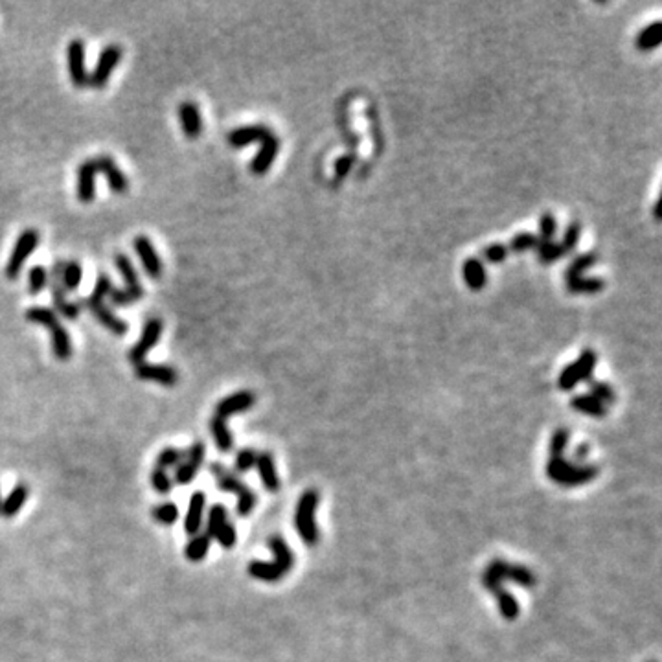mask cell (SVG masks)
Wrapping results in <instances>:
<instances>
[{
    "instance_id": "1",
    "label": "cell",
    "mask_w": 662,
    "mask_h": 662,
    "mask_svg": "<svg viewBox=\"0 0 662 662\" xmlns=\"http://www.w3.org/2000/svg\"><path fill=\"white\" fill-rule=\"evenodd\" d=\"M26 319L30 320L33 324H39V326H45L52 335V349H54V355H56V359L59 361H68L72 357V343L70 337H68V331L63 328V324L59 322L57 319V315L48 308H43V306H36V308H30L26 311Z\"/></svg>"
},
{
    "instance_id": "2",
    "label": "cell",
    "mask_w": 662,
    "mask_h": 662,
    "mask_svg": "<svg viewBox=\"0 0 662 662\" xmlns=\"http://www.w3.org/2000/svg\"><path fill=\"white\" fill-rule=\"evenodd\" d=\"M546 475L556 484L571 488V486H580L594 481L598 476V467L591 464L578 465L574 462H566L563 455H550V460L546 465Z\"/></svg>"
},
{
    "instance_id": "3",
    "label": "cell",
    "mask_w": 662,
    "mask_h": 662,
    "mask_svg": "<svg viewBox=\"0 0 662 662\" xmlns=\"http://www.w3.org/2000/svg\"><path fill=\"white\" fill-rule=\"evenodd\" d=\"M210 473L216 479V484L221 491H227V493H234V495H238V516L247 517L253 513V510L256 508V493H254L247 484H243L239 481L238 476L230 473V471L221 464H210Z\"/></svg>"
},
{
    "instance_id": "4",
    "label": "cell",
    "mask_w": 662,
    "mask_h": 662,
    "mask_svg": "<svg viewBox=\"0 0 662 662\" xmlns=\"http://www.w3.org/2000/svg\"><path fill=\"white\" fill-rule=\"evenodd\" d=\"M317 506H319V493L315 490H309L300 497L296 513H294V525H296L299 536L308 546H315L319 543V528H317V521H315Z\"/></svg>"
},
{
    "instance_id": "5",
    "label": "cell",
    "mask_w": 662,
    "mask_h": 662,
    "mask_svg": "<svg viewBox=\"0 0 662 662\" xmlns=\"http://www.w3.org/2000/svg\"><path fill=\"white\" fill-rule=\"evenodd\" d=\"M482 578H488V580H493V582L499 583H504L506 580H510V582H516L522 587H528V589L536 587L537 583L536 574L530 569H526L522 565H510L504 559H493L488 565V569L482 572Z\"/></svg>"
},
{
    "instance_id": "6",
    "label": "cell",
    "mask_w": 662,
    "mask_h": 662,
    "mask_svg": "<svg viewBox=\"0 0 662 662\" xmlns=\"http://www.w3.org/2000/svg\"><path fill=\"white\" fill-rule=\"evenodd\" d=\"M39 245V232L36 228H26L24 232L20 234L17 239L15 247L11 250V256L6 265V276L10 280H15L20 274V269L24 265V262L30 258L33 250Z\"/></svg>"
},
{
    "instance_id": "7",
    "label": "cell",
    "mask_w": 662,
    "mask_h": 662,
    "mask_svg": "<svg viewBox=\"0 0 662 662\" xmlns=\"http://www.w3.org/2000/svg\"><path fill=\"white\" fill-rule=\"evenodd\" d=\"M162 329H164V324H162L160 319L157 317H153V319L146 320L144 324V329H142L140 340H138L131 349H129V354H127V359L131 361L135 366L140 363H144V359L147 357V354L151 352V348L155 344L158 343L160 339Z\"/></svg>"
},
{
    "instance_id": "8",
    "label": "cell",
    "mask_w": 662,
    "mask_h": 662,
    "mask_svg": "<svg viewBox=\"0 0 662 662\" xmlns=\"http://www.w3.org/2000/svg\"><path fill=\"white\" fill-rule=\"evenodd\" d=\"M121 59V48L118 45L105 46L100 54V59L96 63V68L92 70L89 76V85L92 89H103L107 85V81L111 77L114 66L120 63Z\"/></svg>"
},
{
    "instance_id": "9",
    "label": "cell",
    "mask_w": 662,
    "mask_h": 662,
    "mask_svg": "<svg viewBox=\"0 0 662 662\" xmlns=\"http://www.w3.org/2000/svg\"><path fill=\"white\" fill-rule=\"evenodd\" d=\"M204 455H206V447H204L202 442H193L190 445V449L184 453L182 462L175 467V482L179 486L190 484L197 476V471L201 467L202 460H204Z\"/></svg>"
},
{
    "instance_id": "10",
    "label": "cell",
    "mask_w": 662,
    "mask_h": 662,
    "mask_svg": "<svg viewBox=\"0 0 662 662\" xmlns=\"http://www.w3.org/2000/svg\"><path fill=\"white\" fill-rule=\"evenodd\" d=\"M66 57H68V74H70V81L76 86H86L89 85V74L85 68V45L81 39L70 40L68 50H66Z\"/></svg>"
},
{
    "instance_id": "11",
    "label": "cell",
    "mask_w": 662,
    "mask_h": 662,
    "mask_svg": "<svg viewBox=\"0 0 662 662\" xmlns=\"http://www.w3.org/2000/svg\"><path fill=\"white\" fill-rule=\"evenodd\" d=\"M138 379L144 381H155V383L162 384V386H175L179 383V372L173 366L167 364H151V363H140L135 368Z\"/></svg>"
},
{
    "instance_id": "12",
    "label": "cell",
    "mask_w": 662,
    "mask_h": 662,
    "mask_svg": "<svg viewBox=\"0 0 662 662\" xmlns=\"http://www.w3.org/2000/svg\"><path fill=\"white\" fill-rule=\"evenodd\" d=\"M61 263L63 262H57L56 265H54V269H52V276L48 278V282H50V289H52V300H54L56 308L59 309V313L63 315L65 319L74 320L80 317L81 306L76 302H68V300L65 299V289H63L61 280H59Z\"/></svg>"
},
{
    "instance_id": "13",
    "label": "cell",
    "mask_w": 662,
    "mask_h": 662,
    "mask_svg": "<svg viewBox=\"0 0 662 662\" xmlns=\"http://www.w3.org/2000/svg\"><path fill=\"white\" fill-rule=\"evenodd\" d=\"M92 164H94V170H96V173H103V175H105L107 181H109V188H111V192L118 193V195H121V193L127 192V188H129V182H127L123 172H121L120 167L116 166V162L112 160L111 157H107V155H105V157L92 158Z\"/></svg>"
},
{
    "instance_id": "14",
    "label": "cell",
    "mask_w": 662,
    "mask_h": 662,
    "mask_svg": "<svg viewBox=\"0 0 662 662\" xmlns=\"http://www.w3.org/2000/svg\"><path fill=\"white\" fill-rule=\"evenodd\" d=\"M135 250H137L138 258H140L142 265L146 269V273L151 276V278H160L162 274V262L158 258L157 250L153 247L151 239L147 238V236H137L135 241Z\"/></svg>"
},
{
    "instance_id": "15",
    "label": "cell",
    "mask_w": 662,
    "mask_h": 662,
    "mask_svg": "<svg viewBox=\"0 0 662 662\" xmlns=\"http://www.w3.org/2000/svg\"><path fill=\"white\" fill-rule=\"evenodd\" d=\"M254 403H256V396H254L253 392H248V390H241V392L230 394L228 398L219 401L218 407H216V416H219L223 420H227L228 416L245 412V410L250 409Z\"/></svg>"
},
{
    "instance_id": "16",
    "label": "cell",
    "mask_w": 662,
    "mask_h": 662,
    "mask_svg": "<svg viewBox=\"0 0 662 662\" xmlns=\"http://www.w3.org/2000/svg\"><path fill=\"white\" fill-rule=\"evenodd\" d=\"M482 585L488 589V591L497 598V602H499V609H501L502 617L506 620H510L513 622L517 617H519V603L513 596H511L510 592L504 591V587L502 583L493 582V580H488V578H482Z\"/></svg>"
},
{
    "instance_id": "17",
    "label": "cell",
    "mask_w": 662,
    "mask_h": 662,
    "mask_svg": "<svg viewBox=\"0 0 662 662\" xmlns=\"http://www.w3.org/2000/svg\"><path fill=\"white\" fill-rule=\"evenodd\" d=\"M278 149H280V140L274 137L273 133H271L269 137L263 138L258 155L254 157L253 164H250L253 173H256V175L267 173L269 170H271V166H273L276 155H278Z\"/></svg>"
},
{
    "instance_id": "18",
    "label": "cell",
    "mask_w": 662,
    "mask_h": 662,
    "mask_svg": "<svg viewBox=\"0 0 662 662\" xmlns=\"http://www.w3.org/2000/svg\"><path fill=\"white\" fill-rule=\"evenodd\" d=\"M85 306L89 308V311H91L98 320H100V324H103V328H107L109 331H112V333H116V335L127 333L129 326H127L126 320L118 319L116 315L112 313L111 309L107 308L105 302H92V300L86 299Z\"/></svg>"
},
{
    "instance_id": "19",
    "label": "cell",
    "mask_w": 662,
    "mask_h": 662,
    "mask_svg": "<svg viewBox=\"0 0 662 662\" xmlns=\"http://www.w3.org/2000/svg\"><path fill=\"white\" fill-rule=\"evenodd\" d=\"M179 118H181L182 131L186 135V138L195 140L201 137L202 133V120L201 112H199L197 105L192 101H182L179 105Z\"/></svg>"
},
{
    "instance_id": "20",
    "label": "cell",
    "mask_w": 662,
    "mask_h": 662,
    "mask_svg": "<svg viewBox=\"0 0 662 662\" xmlns=\"http://www.w3.org/2000/svg\"><path fill=\"white\" fill-rule=\"evenodd\" d=\"M204 504H206V497H204L202 491H195V493L190 497L188 513H186V519H184V530H186V534L190 537L201 534Z\"/></svg>"
},
{
    "instance_id": "21",
    "label": "cell",
    "mask_w": 662,
    "mask_h": 662,
    "mask_svg": "<svg viewBox=\"0 0 662 662\" xmlns=\"http://www.w3.org/2000/svg\"><path fill=\"white\" fill-rule=\"evenodd\" d=\"M271 133L273 131H271L267 126H262V123L239 127V129L230 131V135H228V144L232 147H245L248 146V144H253V142H262L263 138L269 137Z\"/></svg>"
},
{
    "instance_id": "22",
    "label": "cell",
    "mask_w": 662,
    "mask_h": 662,
    "mask_svg": "<svg viewBox=\"0 0 662 662\" xmlns=\"http://www.w3.org/2000/svg\"><path fill=\"white\" fill-rule=\"evenodd\" d=\"M256 467H258L259 479H262L265 490L271 491V493H276V491L280 490V479L278 473H276L273 455H271V453H258Z\"/></svg>"
},
{
    "instance_id": "23",
    "label": "cell",
    "mask_w": 662,
    "mask_h": 662,
    "mask_svg": "<svg viewBox=\"0 0 662 662\" xmlns=\"http://www.w3.org/2000/svg\"><path fill=\"white\" fill-rule=\"evenodd\" d=\"M462 273H464L465 285L473 289V291H481L486 285V282H488V273H486L484 265H482V262L479 258L465 259Z\"/></svg>"
},
{
    "instance_id": "24",
    "label": "cell",
    "mask_w": 662,
    "mask_h": 662,
    "mask_svg": "<svg viewBox=\"0 0 662 662\" xmlns=\"http://www.w3.org/2000/svg\"><path fill=\"white\" fill-rule=\"evenodd\" d=\"M28 486L26 484H17L13 490L10 491V495L6 497L2 504H0V516L6 517V519H11V517H15L17 513L20 511V508L24 506L26 499H28Z\"/></svg>"
},
{
    "instance_id": "25",
    "label": "cell",
    "mask_w": 662,
    "mask_h": 662,
    "mask_svg": "<svg viewBox=\"0 0 662 662\" xmlns=\"http://www.w3.org/2000/svg\"><path fill=\"white\" fill-rule=\"evenodd\" d=\"M269 548L274 554V563L287 574L294 565V556L287 543H285V539L282 536H271L269 537Z\"/></svg>"
},
{
    "instance_id": "26",
    "label": "cell",
    "mask_w": 662,
    "mask_h": 662,
    "mask_svg": "<svg viewBox=\"0 0 662 662\" xmlns=\"http://www.w3.org/2000/svg\"><path fill=\"white\" fill-rule=\"evenodd\" d=\"M247 571L253 578H256V580H259V582H267V583L280 582V580L285 576V572H283L274 562L267 563V562H259V559H256V562L248 563Z\"/></svg>"
},
{
    "instance_id": "27",
    "label": "cell",
    "mask_w": 662,
    "mask_h": 662,
    "mask_svg": "<svg viewBox=\"0 0 662 662\" xmlns=\"http://www.w3.org/2000/svg\"><path fill=\"white\" fill-rule=\"evenodd\" d=\"M571 407L576 409L578 412L587 416H594V418H603L607 414V407L598 401L594 396L591 394H578L571 400Z\"/></svg>"
},
{
    "instance_id": "28",
    "label": "cell",
    "mask_w": 662,
    "mask_h": 662,
    "mask_svg": "<svg viewBox=\"0 0 662 662\" xmlns=\"http://www.w3.org/2000/svg\"><path fill=\"white\" fill-rule=\"evenodd\" d=\"M210 545H212V539L202 532V534H197V536L190 537V541L186 545V559L192 563H199L202 562L206 554L210 552Z\"/></svg>"
},
{
    "instance_id": "29",
    "label": "cell",
    "mask_w": 662,
    "mask_h": 662,
    "mask_svg": "<svg viewBox=\"0 0 662 662\" xmlns=\"http://www.w3.org/2000/svg\"><path fill=\"white\" fill-rule=\"evenodd\" d=\"M210 432L213 436V442H216V447L223 453H227V451L232 449V435H230V430L227 429V420H223L219 416L213 414V418L210 420Z\"/></svg>"
},
{
    "instance_id": "30",
    "label": "cell",
    "mask_w": 662,
    "mask_h": 662,
    "mask_svg": "<svg viewBox=\"0 0 662 662\" xmlns=\"http://www.w3.org/2000/svg\"><path fill=\"white\" fill-rule=\"evenodd\" d=\"M661 39H662L661 22H659V20H655V22H652L649 26H646V28H644V30L638 33V37H637L638 50H642V52L655 50V48L661 45Z\"/></svg>"
},
{
    "instance_id": "31",
    "label": "cell",
    "mask_w": 662,
    "mask_h": 662,
    "mask_svg": "<svg viewBox=\"0 0 662 662\" xmlns=\"http://www.w3.org/2000/svg\"><path fill=\"white\" fill-rule=\"evenodd\" d=\"M81 276H83V271H81L80 263L77 262H68V263H61V271H59V280L61 285L65 291H76L80 287L81 283Z\"/></svg>"
},
{
    "instance_id": "32",
    "label": "cell",
    "mask_w": 662,
    "mask_h": 662,
    "mask_svg": "<svg viewBox=\"0 0 662 662\" xmlns=\"http://www.w3.org/2000/svg\"><path fill=\"white\" fill-rule=\"evenodd\" d=\"M603 287H605V283L600 278H583V276L566 278V289L571 293H598Z\"/></svg>"
},
{
    "instance_id": "33",
    "label": "cell",
    "mask_w": 662,
    "mask_h": 662,
    "mask_svg": "<svg viewBox=\"0 0 662 662\" xmlns=\"http://www.w3.org/2000/svg\"><path fill=\"white\" fill-rule=\"evenodd\" d=\"M227 522H228L227 508H225V506H221V504L212 506V508H210V511H208L206 532H204V534H206L210 539H213V537L218 536V532L221 530L223 526L227 525Z\"/></svg>"
},
{
    "instance_id": "34",
    "label": "cell",
    "mask_w": 662,
    "mask_h": 662,
    "mask_svg": "<svg viewBox=\"0 0 662 662\" xmlns=\"http://www.w3.org/2000/svg\"><path fill=\"white\" fill-rule=\"evenodd\" d=\"M144 296V287L142 285H133V287L123 289H112L109 299L114 306H127V303H135Z\"/></svg>"
},
{
    "instance_id": "35",
    "label": "cell",
    "mask_w": 662,
    "mask_h": 662,
    "mask_svg": "<svg viewBox=\"0 0 662 662\" xmlns=\"http://www.w3.org/2000/svg\"><path fill=\"white\" fill-rule=\"evenodd\" d=\"M536 248H537V258H539V262H543V263L556 262V259L563 258V256L566 254L565 250H563L562 245L554 241H539Z\"/></svg>"
},
{
    "instance_id": "36",
    "label": "cell",
    "mask_w": 662,
    "mask_h": 662,
    "mask_svg": "<svg viewBox=\"0 0 662 662\" xmlns=\"http://www.w3.org/2000/svg\"><path fill=\"white\" fill-rule=\"evenodd\" d=\"M114 263H116V269L120 271V274L126 280L127 287H133V285H140L138 282V273L135 265L131 263V259L127 258L126 254H116L114 256Z\"/></svg>"
},
{
    "instance_id": "37",
    "label": "cell",
    "mask_w": 662,
    "mask_h": 662,
    "mask_svg": "<svg viewBox=\"0 0 662 662\" xmlns=\"http://www.w3.org/2000/svg\"><path fill=\"white\" fill-rule=\"evenodd\" d=\"M598 262V254L596 253H587V254H582V256H578L576 259H574V262L571 263V265H569V269H566V278H578V276H580V274L583 273V271H587V269H591L592 265H594V263Z\"/></svg>"
},
{
    "instance_id": "38",
    "label": "cell",
    "mask_w": 662,
    "mask_h": 662,
    "mask_svg": "<svg viewBox=\"0 0 662 662\" xmlns=\"http://www.w3.org/2000/svg\"><path fill=\"white\" fill-rule=\"evenodd\" d=\"M153 519L160 522V525L172 526L179 519L177 506L172 504V502H162V504L155 506L153 508Z\"/></svg>"
},
{
    "instance_id": "39",
    "label": "cell",
    "mask_w": 662,
    "mask_h": 662,
    "mask_svg": "<svg viewBox=\"0 0 662 662\" xmlns=\"http://www.w3.org/2000/svg\"><path fill=\"white\" fill-rule=\"evenodd\" d=\"M184 458V451L175 449V447H166V449H162L157 456V465L158 469L166 471L167 467H177L179 464Z\"/></svg>"
},
{
    "instance_id": "40",
    "label": "cell",
    "mask_w": 662,
    "mask_h": 662,
    "mask_svg": "<svg viewBox=\"0 0 662 662\" xmlns=\"http://www.w3.org/2000/svg\"><path fill=\"white\" fill-rule=\"evenodd\" d=\"M48 271L45 267H40V265H36V267L30 269V274H28V289H30L31 294H39L43 289L48 285Z\"/></svg>"
},
{
    "instance_id": "41",
    "label": "cell",
    "mask_w": 662,
    "mask_h": 662,
    "mask_svg": "<svg viewBox=\"0 0 662 662\" xmlns=\"http://www.w3.org/2000/svg\"><path fill=\"white\" fill-rule=\"evenodd\" d=\"M587 384H589V389H591V396H594L598 401H602L605 407L607 405L615 403V400H617L615 390H612L607 383H602V381H596V379H589L587 381Z\"/></svg>"
},
{
    "instance_id": "42",
    "label": "cell",
    "mask_w": 662,
    "mask_h": 662,
    "mask_svg": "<svg viewBox=\"0 0 662 662\" xmlns=\"http://www.w3.org/2000/svg\"><path fill=\"white\" fill-rule=\"evenodd\" d=\"M580 383H582V375H580V370H578L576 363L569 364L562 374H559V377H557V386L565 390V392L572 390Z\"/></svg>"
},
{
    "instance_id": "43",
    "label": "cell",
    "mask_w": 662,
    "mask_h": 662,
    "mask_svg": "<svg viewBox=\"0 0 662 662\" xmlns=\"http://www.w3.org/2000/svg\"><path fill=\"white\" fill-rule=\"evenodd\" d=\"M537 243H539V238H537L536 234L521 232L517 234L516 238L508 243V248H510V253H525V250L536 248Z\"/></svg>"
},
{
    "instance_id": "44",
    "label": "cell",
    "mask_w": 662,
    "mask_h": 662,
    "mask_svg": "<svg viewBox=\"0 0 662 662\" xmlns=\"http://www.w3.org/2000/svg\"><path fill=\"white\" fill-rule=\"evenodd\" d=\"M576 366H578V370H580L582 381L592 379L594 366H596V354H594L592 349H583L582 355H580V359L576 361Z\"/></svg>"
},
{
    "instance_id": "45",
    "label": "cell",
    "mask_w": 662,
    "mask_h": 662,
    "mask_svg": "<svg viewBox=\"0 0 662 662\" xmlns=\"http://www.w3.org/2000/svg\"><path fill=\"white\" fill-rule=\"evenodd\" d=\"M256 460H258V453L254 449H241L236 455V460H234V467L239 471V473H247L256 465Z\"/></svg>"
},
{
    "instance_id": "46",
    "label": "cell",
    "mask_w": 662,
    "mask_h": 662,
    "mask_svg": "<svg viewBox=\"0 0 662 662\" xmlns=\"http://www.w3.org/2000/svg\"><path fill=\"white\" fill-rule=\"evenodd\" d=\"M151 484L155 491L160 493V495H167L173 488V481L170 479V475L164 469H158V467L151 471Z\"/></svg>"
},
{
    "instance_id": "47",
    "label": "cell",
    "mask_w": 662,
    "mask_h": 662,
    "mask_svg": "<svg viewBox=\"0 0 662 662\" xmlns=\"http://www.w3.org/2000/svg\"><path fill=\"white\" fill-rule=\"evenodd\" d=\"M111 291H112L111 278H109L107 274H100L96 280V287H94L92 294L89 296V300H92V302H105V299L111 294Z\"/></svg>"
},
{
    "instance_id": "48",
    "label": "cell",
    "mask_w": 662,
    "mask_h": 662,
    "mask_svg": "<svg viewBox=\"0 0 662 662\" xmlns=\"http://www.w3.org/2000/svg\"><path fill=\"white\" fill-rule=\"evenodd\" d=\"M557 230V223L556 218L552 216V213H543L541 221H539V241H552L554 238V234Z\"/></svg>"
},
{
    "instance_id": "49",
    "label": "cell",
    "mask_w": 662,
    "mask_h": 662,
    "mask_svg": "<svg viewBox=\"0 0 662 662\" xmlns=\"http://www.w3.org/2000/svg\"><path fill=\"white\" fill-rule=\"evenodd\" d=\"M580 236H582V225H580L578 221L571 223L569 228H566L565 238H563V243H562L563 250H565V253L574 250V248L578 247V243H580Z\"/></svg>"
},
{
    "instance_id": "50",
    "label": "cell",
    "mask_w": 662,
    "mask_h": 662,
    "mask_svg": "<svg viewBox=\"0 0 662 662\" xmlns=\"http://www.w3.org/2000/svg\"><path fill=\"white\" fill-rule=\"evenodd\" d=\"M508 254H510V248L508 245H501V243H493L490 247H486L482 250V256L490 263H501L508 258Z\"/></svg>"
},
{
    "instance_id": "51",
    "label": "cell",
    "mask_w": 662,
    "mask_h": 662,
    "mask_svg": "<svg viewBox=\"0 0 662 662\" xmlns=\"http://www.w3.org/2000/svg\"><path fill=\"white\" fill-rule=\"evenodd\" d=\"M213 539H218V543L223 548H232V546L236 545V541H238V534H236V528H234L230 522H227V525L218 532V536L213 537Z\"/></svg>"
},
{
    "instance_id": "52",
    "label": "cell",
    "mask_w": 662,
    "mask_h": 662,
    "mask_svg": "<svg viewBox=\"0 0 662 662\" xmlns=\"http://www.w3.org/2000/svg\"><path fill=\"white\" fill-rule=\"evenodd\" d=\"M352 166H354V157H352V155H344V157H340L339 160L335 162V177L344 179L349 173Z\"/></svg>"
},
{
    "instance_id": "53",
    "label": "cell",
    "mask_w": 662,
    "mask_h": 662,
    "mask_svg": "<svg viewBox=\"0 0 662 662\" xmlns=\"http://www.w3.org/2000/svg\"><path fill=\"white\" fill-rule=\"evenodd\" d=\"M589 451H591V447H589L587 444H583V445H580V447H578L576 453H574V456L578 458V462H576L578 465H583V464H580V462H583L587 456H589Z\"/></svg>"
},
{
    "instance_id": "54",
    "label": "cell",
    "mask_w": 662,
    "mask_h": 662,
    "mask_svg": "<svg viewBox=\"0 0 662 662\" xmlns=\"http://www.w3.org/2000/svg\"><path fill=\"white\" fill-rule=\"evenodd\" d=\"M0 504H2V501H0Z\"/></svg>"
}]
</instances>
